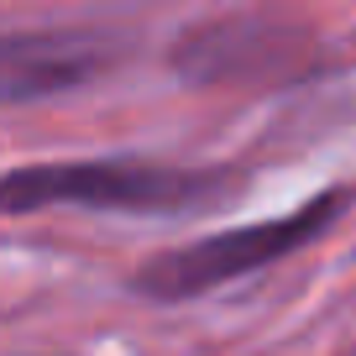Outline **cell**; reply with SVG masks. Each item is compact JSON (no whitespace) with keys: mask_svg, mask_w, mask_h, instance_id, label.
<instances>
[{"mask_svg":"<svg viewBox=\"0 0 356 356\" xmlns=\"http://www.w3.org/2000/svg\"><path fill=\"white\" fill-rule=\"evenodd\" d=\"M241 189V168H178L152 157H53L22 163L0 184L6 215L37 210H115V215H189Z\"/></svg>","mask_w":356,"mask_h":356,"instance_id":"6da1fadb","label":"cell"},{"mask_svg":"<svg viewBox=\"0 0 356 356\" xmlns=\"http://www.w3.org/2000/svg\"><path fill=\"white\" fill-rule=\"evenodd\" d=\"M346 204H351V189H320L314 200L293 204L289 215H267V220L225 225V231L163 246L131 273V289L157 304H189L200 293H215L225 283L246 278V273H262V267L304 252L341 220Z\"/></svg>","mask_w":356,"mask_h":356,"instance_id":"7a4b0ae2","label":"cell"},{"mask_svg":"<svg viewBox=\"0 0 356 356\" xmlns=\"http://www.w3.org/2000/svg\"><path fill=\"white\" fill-rule=\"evenodd\" d=\"M309 37L267 16H204L184 26L173 47V68L194 84H252V79L299 74V53Z\"/></svg>","mask_w":356,"mask_h":356,"instance_id":"3957f363","label":"cell"},{"mask_svg":"<svg viewBox=\"0 0 356 356\" xmlns=\"http://www.w3.org/2000/svg\"><path fill=\"white\" fill-rule=\"evenodd\" d=\"M121 58V37L95 26H42L0 37V100L32 105L47 95L89 84Z\"/></svg>","mask_w":356,"mask_h":356,"instance_id":"277c9868","label":"cell"}]
</instances>
